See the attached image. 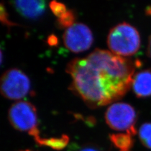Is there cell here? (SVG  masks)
<instances>
[{
    "instance_id": "9",
    "label": "cell",
    "mask_w": 151,
    "mask_h": 151,
    "mask_svg": "<svg viewBox=\"0 0 151 151\" xmlns=\"http://www.w3.org/2000/svg\"><path fill=\"white\" fill-rule=\"evenodd\" d=\"M132 137L127 133L112 134L110 135V139L119 151H132L134 147Z\"/></svg>"
},
{
    "instance_id": "19",
    "label": "cell",
    "mask_w": 151,
    "mask_h": 151,
    "mask_svg": "<svg viewBox=\"0 0 151 151\" xmlns=\"http://www.w3.org/2000/svg\"><path fill=\"white\" fill-rule=\"evenodd\" d=\"M19 151H33V150H30V149H25V150H20Z\"/></svg>"
},
{
    "instance_id": "12",
    "label": "cell",
    "mask_w": 151,
    "mask_h": 151,
    "mask_svg": "<svg viewBox=\"0 0 151 151\" xmlns=\"http://www.w3.org/2000/svg\"><path fill=\"white\" fill-rule=\"evenodd\" d=\"M76 20V15L73 10L68 9L63 15L58 18L57 26L59 28H67L73 25Z\"/></svg>"
},
{
    "instance_id": "16",
    "label": "cell",
    "mask_w": 151,
    "mask_h": 151,
    "mask_svg": "<svg viewBox=\"0 0 151 151\" xmlns=\"http://www.w3.org/2000/svg\"><path fill=\"white\" fill-rule=\"evenodd\" d=\"M79 151H101V150L96 147V146L88 145L83 147Z\"/></svg>"
},
{
    "instance_id": "13",
    "label": "cell",
    "mask_w": 151,
    "mask_h": 151,
    "mask_svg": "<svg viewBox=\"0 0 151 151\" xmlns=\"http://www.w3.org/2000/svg\"><path fill=\"white\" fill-rule=\"evenodd\" d=\"M49 6L51 11L58 18L63 15L68 10L64 4L57 1H51L50 3Z\"/></svg>"
},
{
    "instance_id": "18",
    "label": "cell",
    "mask_w": 151,
    "mask_h": 151,
    "mask_svg": "<svg viewBox=\"0 0 151 151\" xmlns=\"http://www.w3.org/2000/svg\"><path fill=\"white\" fill-rule=\"evenodd\" d=\"M3 52H2V50H1V64H2V63H3Z\"/></svg>"
},
{
    "instance_id": "5",
    "label": "cell",
    "mask_w": 151,
    "mask_h": 151,
    "mask_svg": "<svg viewBox=\"0 0 151 151\" xmlns=\"http://www.w3.org/2000/svg\"><path fill=\"white\" fill-rule=\"evenodd\" d=\"M8 119L16 130L28 133L38 128V115L35 106L30 102L18 101L8 111Z\"/></svg>"
},
{
    "instance_id": "14",
    "label": "cell",
    "mask_w": 151,
    "mask_h": 151,
    "mask_svg": "<svg viewBox=\"0 0 151 151\" xmlns=\"http://www.w3.org/2000/svg\"><path fill=\"white\" fill-rule=\"evenodd\" d=\"M0 10H1L0 11V18H1V21L3 25L9 27H12V26H16L17 25L16 23L9 21L8 18V15L6 10V8L3 5V3H1V8H0Z\"/></svg>"
},
{
    "instance_id": "15",
    "label": "cell",
    "mask_w": 151,
    "mask_h": 151,
    "mask_svg": "<svg viewBox=\"0 0 151 151\" xmlns=\"http://www.w3.org/2000/svg\"><path fill=\"white\" fill-rule=\"evenodd\" d=\"M47 43L50 46H56L58 44V39L55 35H51L47 39Z\"/></svg>"
},
{
    "instance_id": "1",
    "label": "cell",
    "mask_w": 151,
    "mask_h": 151,
    "mask_svg": "<svg viewBox=\"0 0 151 151\" xmlns=\"http://www.w3.org/2000/svg\"><path fill=\"white\" fill-rule=\"evenodd\" d=\"M137 63L105 50L96 49L86 58H75L65 70L70 89L90 108L120 100L132 85Z\"/></svg>"
},
{
    "instance_id": "6",
    "label": "cell",
    "mask_w": 151,
    "mask_h": 151,
    "mask_svg": "<svg viewBox=\"0 0 151 151\" xmlns=\"http://www.w3.org/2000/svg\"><path fill=\"white\" fill-rule=\"evenodd\" d=\"M63 42L66 48L74 53L82 52L90 48L93 43V33L86 25L76 23L65 29Z\"/></svg>"
},
{
    "instance_id": "17",
    "label": "cell",
    "mask_w": 151,
    "mask_h": 151,
    "mask_svg": "<svg viewBox=\"0 0 151 151\" xmlns=\"http://www.w3.org/2000/svg\"><path fill=\"white\" fill-rule=\"evenodd\" d=\"M147 52L151 58V35L149 37V43H148V47H147Z\"/></svg>"
},
{
    "instance_id": "2",
    "label": "cell",
    "mask_w": 151,
    "mask_h": 151,
    "mask_svg": "<svg viewBox=\"0 0 151 151\" xmlns=\"http://www.w3.org/2000/svg\"><path fill=\"white\" fill-rule=\"evenodd\" d=\"M140 42L138 30L126 22L113 27L107 37V44L111 52L124 58L137 52L140 47Z\"/></svg>"
},
{
    "instance_id": "7",
    "label": "cell",
    "mask_w": 151,
    "mask_h": 151,
    "mask_svg": "<svg viewBox=\"0 0 151 151\" xmlns=\"http://www.w3.org/2000/svg\"><path fill=\"white\" fill-rule=\"evenodd\" d=\"M11 3L22 16L32 20L39 18L46 9L44 1H14Z\"/></svg>"
},
{
    "instance_id": "10",
    "label": "cell",
    "mask_w": 151,
    "mask_h": 151,
    "mask_svg": "<svg viewBox=\"0 0 151 151\" xmlns=\"http://www.w3.org/2000/svg\"><path fill=\"white\" fill-rule=\"evenodd\" d=\"M36 142L42 146H47L56 150H60L64 149L69 143V137L65 134L63 135L59 138H41L38 137L34 139Z\"/></svg>"
},
{
    "instance_id": "8",
    "label": "cell",
    "mask_w": 151,
    "mask_h": 151,
    "mask_svg": "<svg viewBox=\"0 0 151 151\" xmlns=\"http://www.w3.org/2000/svg\"><path fill=\"white\" fill-rule=\"evenodd\" d=\"M132 89L139 98L151 96V71L144 70L135 74L132 82Z\"/></svg>"
},
{
    "instance_id": "4",
    "label": "cell",
    "mask_w": 151,
    "mask_h": 151,
    "mask_svg": "<svg viewBox=\"0 0 151 151\" xmlns=\"http://www.w3.org/2000/svg\"><path fill=\"white\" fill-rule=\"evenodd\" d=\"M31 82L22 70L12 68L7 70L1 78V93L9 100H19L30 92Z\"/></svg>"
},
{
    "instance_id": "3",
    "label": "cell",
    "mask_w": 151,
    "mask_h": 151,
    "mask_svg": "<svg viewBox=\"0 0 151 151\" xmlns=\"http://www.w3.org/2000/svg\"><path fill=\"white\" fill-rule=\"evenodd\" d=\"M105 120L110 128L116 131H125L126 133L134 136L137 134L135 123L137 113L128 103L115 102L107 108Z\"/></svg>"
},
{
    "instance_id": "11",
    "label": "cell",
    "mask_w": 151,
    "mask_h": 151,
    "mask_svg": "<svg viewBox=\"0 0 151 151\" xmlns=\"http://www.w3.org/2000/svg\"><path fill=\"white\" fill-rule=\"evenodd\" d=\"M139 137L145 147L151 149V122L145 123L140 127Z\"/></svg>"
}]
</instances>
